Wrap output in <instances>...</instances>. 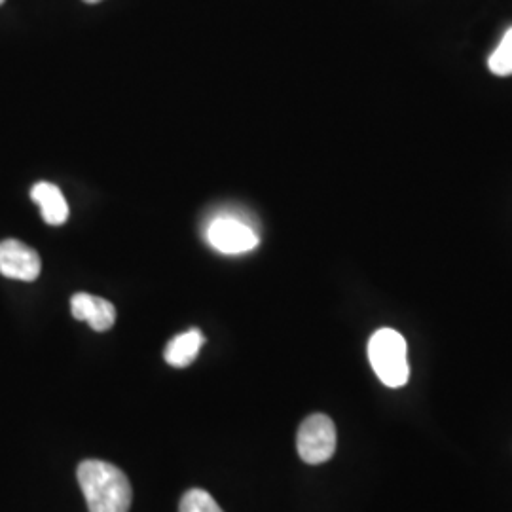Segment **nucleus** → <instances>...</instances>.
<instances>
[{"instance_id":"obj_6","label":"nucleus","mask_w":512,"mask_h":512,"mask_svg":"<svg viewBox=\"0 0 512 512\" xmlns=\"http://www.w3.org/2000/svg\"><path fill=\"white\" fill-rule=\"evenodd\" d=\"M71 311L74 319L86 321L97 332L112 329L116 323V308L101 296L88 293L74 294L71 298Z\"/></svg>"},{"instance_id":"obj_8","label":"nucleus","mask_w":512,"mask_h":512,"mask_svg":"<svg viewBox=\"0 0 512 512\" xmlns=\"http://www.w3.org/2000/svg\"><path fill=\"white\" fill-rule=\"evenodd\" d=\"M203 344H205V336H203L202 330L190 329L175 336L165 348L164 357L167 365L175 366V368H186V366L192 365Z\"/></svg>"},{"instance_id":"obj_11","label":"nucleus","mask_w":512,"mask_h":512,"mask_svg":"<svg viewBox=\"0 0 512 512\" xmlns=\"http://www.w3.org/2000/svg\"><path fill=\"white\" fill-rule=\"evenodd\" d=\"M86 4H97V2H101V0H84Z\"/></svg>"},{"instance_id":"obj_9","label":"nucleus","mask_w":512,"mask_h":512,"mask_svg":"<svg viewBox=\"0 0 512 512\" xmlns=\"http://www.w3.org/2000/svg\"><path fill=\"white\" fill-rule=\"evenodd\" d=\"M488 67L495 76H511L512 74V27L501 38L499 46L488 59Z\"/></svg>"},{"instance_id":"obj_2","label":"nucleus","mask_w":512,"mask_h":512,"mask_svg":"<svg viewBox=\"0 0 512 512\" xmlns=\"http://www.w3.org/2000/svg\"><path fill=\"white\" fill-rule=\"evenodd\" d=\"M368 359L382 384L399 389L410 380L408 346L401 332L376 330L368 342Z\"/></svg>"},{"instance_id":"obj_10","label":"nucleus","mask_w":512,"mask_h":512,"mask_svg":"<svg viewBox=\"0 0 512 512\" xmlns=\"http://www.w3.org/2000/svg\"><path fill=\"white\" fill-rule=\"evenodd\" d=\"M179 512H224L219 507V503L211 497L209 492L194 488L188 490L181 499Z\"/></svg>"},{"instance_id":"obj_4","label":"nucleus","mask_w":512,"mask_h":512,"mask_svg":"<svg viewBox=\"0 0 512 512\" xmlns=\"http://www.w3.org/2000/svg\"><path fill=\"white\" fill-rule=\"evenodd\" d=\"M298 456L308 465H321L336 452V427L325 414H311L302 421L296 437Z\"/></svg>"},{"instance_id":"obj_7","label":"nucleus","mask_w":512,"mask_h":512,"mask_svg":"<svg viewBox=\"0 0 512 512\" xmlns=\"http://www.w3.org/2000/svg\"><path fill=\"white\" fill-rule=\"evenodd\" d=\"M31 198L37 203L42 219L50 226H61L69 219V205L63 192L52 183H37L31 188Z\"/></svg>"},{"instance_id":"obj_12","label":"nucleus","mask_w":512,"mask_h":512,"mask_svg":"<svg viewBox=\"0 0 512 512\" xmlns=\"http://www.w3.org/2000/svg\"><path fill=\"white\" fill-rule=\"evenodd\" d=\"M0 4H4V0H0Z\"/></svg>"},{"instance_id":"obj_5","label":"nucleus","mask_w":512,"mask_h":512,"mask_svg":"<svg viewBox=\"0 0 512 512\" xmlns=\"http://www.w3.org/2000/svg\"><path fill=\"white\" fill-rule=\"evenodd\" d=\"M42 270V262L35 249L18 239L0 243V274L18 281H35Z\"/></svg>"},{"instance_id":"obj_3","label":"nucleus","mask_w":512,"mask_h":512,"mask_svg":"<svg viewBox=\"0 0 512 512\" xmlns=\"http://www.w3.org/2000/svg\"><path fill=\"white\" fill-rule=\"evenodd\" d=\"M207 243L222 255H245L258 247L255 226L238 215H217L205 228Z\"/></svg>"},{"instance_id":"obj_1","label":"nucleus","mask_w":512,"mask_h":512,"mask_svg":"<svg viewBox=\"0 0 512 512\" xmlns=\"http://www.w3.org/2000/svg\"><path fill=\"white\" fill-rule=\"evenodd\" d=\"M78 484L90 512H129L133 490L126 473L116 465L86 459L78 465Z\"/></svg>"}]
</instances>
